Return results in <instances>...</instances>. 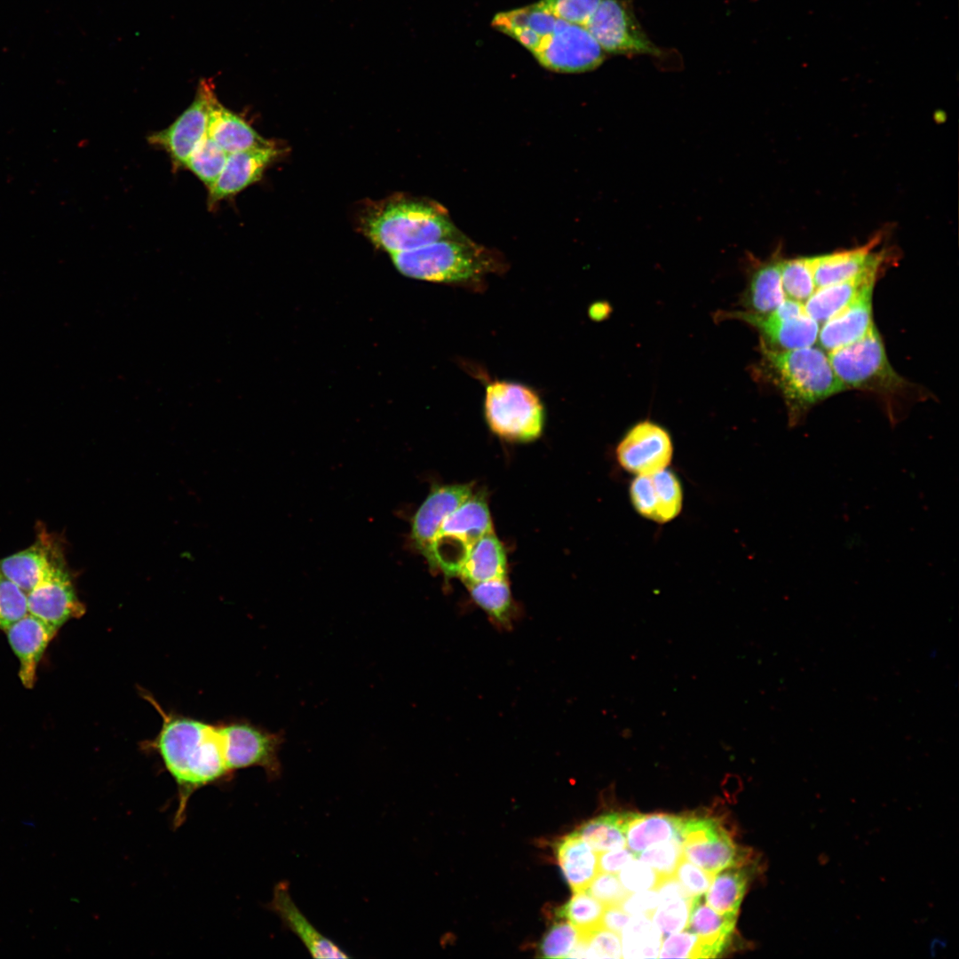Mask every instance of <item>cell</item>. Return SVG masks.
<instances>
[{
  "instance_id": "cell-2",
  "label": "cell",
  "mask_w": 959,
  "mask_h": 959,
  "mask_svg": "<svg viewBox=\"0 0 959 959\" xmlns=\"http://www.w3.org/2000/svg\"><path fill=\"white\" fill-rule=\"evenodd\" d=\"M361 223L369 240L389 254L464 236L440 206L411 198H394L373 206Z\"/></svg>"
},
{
  "instance_id": "cell-34",
  "label": "cell",
  "mask_w": 959,
  "mask_h": 959,
  "mask_svg": "<svg viewBox=\"0 0 959 959\" xmlns=\"http://www.w3.org/2000/svg\"><path fill=\"white\" fill-rule=\"evenodd\" d=\"M630 812H609L582 824L576 830L597 852L625 847V827Z\"/></svg>"
},
{
  "instance_id": "cell-42",
  "label": "cell",
  "mask_w": 959,
  "mask_h": 959,
  "mask_svg": "<svg viewBox=\"0 0 959 959\" xmlns=\"http://www.w3.org/2000/svg\"><path fill=\"white\" fill-rule=\"evenodd\" d=\"M28 613L27 593L0 570V629L5 631Z\"/></svg>"
},
{
  "instance_id": "cell-48",
  "label": "cell",
  "mask_w": 959,
  "mask_h": 959,
  "mask_svg": "<svg viewBox=\"0 0 959 959\" xmlns=\"http://www.w3.org/2000/svg\"><path fill=\"white\" fill-rule=\"evenodd\" d=\"M714 876L692 863L685 856L680 860L675 872V876L693 898L705 894Z\"/></svg>"
},
{
  "instance_id": "cell-8",
  "label": "cell",
  "mask_w": 959,
  "mask_h": 959,
  "mask_svg": "<svg viewBox=\"0 0 959 959\" xmlns=\"http://www.w3.org/2000/svg\"><path fill=\"white\" fill-rule=\"evenodd\" d=\"M680 841L684 856L714 875L725 868L755 863L752 850L737 845L718 820L713 817L685 816Z\"/></svg>"
},
{
  "instance_id": "cell-36",
  "label": "cell",
  "mask_w": 959,
  "mask_h": 959,
  "mask_svg": "<svg viewBox=\"0 0 959 959\" xmlns=\"http://www.w3.org/2000/svg\"><path fill=\"white\" fill-rule=\"evenodd\" d=\"M606 906L588 892H574L572 898L556 908L557 919L568 921L578 931L579 939H584L602 927L601 920Z\"/></svg>"
},
{
  "instance_id": "cell-3",
  "label": "cell",
  "mask_w": 959,
  "mask_h": 959,
  "mask_svg": "<svg viewBox=\"0 0 959 959\" xmlns=\"http://www.w3.org/2000/svg\"><path fill=\"white\" fill-rule=\"evenodd\" d=\"M760 350L785 400L790 426L817 403L847 390L820 347L777 350L761 342Z\"/></svg>"
},
{
  "instance_id": "cell-51",
  "label": "cell",
  "mask_w": 959,
  "mask_h": 959,
  "mask_svg": "<svg viewBox=\"0 0 959 959\" xmlns=\"http://www.w3.org/2000/svg\"><path fill=\"white\" fill-rule=\"evenodd\" d=\"M630 917L620 906H607L604 910L601 924L603 928L621 935Z\"/></svg>"
},
{
  "instance_id": "cell-1",
  "label": "cell",
  "mask_w": 959,
  "mask_h": 959,
  "mask_svg": "<svg viewBox=\"0 0 959 959\" xmlns=\"http://www.w3.org/2000/svg\"><path fill=\"white\" fill-rule=\"evenodd\" d=\"M146 696L160 713L162 723L156 737L145 747L160 756L177 784L178 808L173 824L179 827L191 796L233 773L227 765L223 725L167 713L151 696Z\"/></svg>"
},
{
  "instance_id": "cell-43",
  "label": "cell",
  "mask_w": 959,
  "mask_h": 959,
  "mask_svg": "<svg viewBox=\"0 0 959 959\" xmlns=\"http://www.w3.org/2000/svg\"><path fill=\"white\" fill-rule=\"evenodd\" d=\"M601 0H541L540 3L555 17L565 21L585 26Z\"/></svg>"
},
{
  "instance_id": "cell-31",
  "label": "cell",
  "mask_w": 959,
  "mask_h": 959,
  "mask_svg": "<svg viewBox=\"0 0 959 959\" xmlns=\"http://www.w3.org/2000/svg\"><path fill=\"white\" fill-rule=\"evenodd\" d=\"M458 576L466 585L506 577L505 551L493 531L475 543Z\"/></svg>"
},
{
  "instance_id": "cell-40",
  "label": "cell",
  "mask_w": 959,
  "mask_h": 959,
  "mask_svg": "<svg viewBox=\"0 0 959 959\" xmlns=\"http://www.w3.org/2000/svg\"><path fill=\"white\" fill-rule=\"evenodd\" d=\"M579 934L568 921L559 919L543 936L537 949V956L543 958H567L577 941Z\"/></svg>"
},
{
  "instance_id": "cell-27",
  "label": "cell",
  "mask_w": 959,
  "mask_h": 959,
  "mask_svg": "<svg viewBox=\"0 0 959 959\" xmlns=\"http://www.w3.org/2000/svg\"><path fill=\"white\" fill-rule=\"evenodd\" d=\"M884 264L872 266L844 281L817 289L804 303L806 313L819 323L825 322L852 301L865 287L875 284Z\"/></svg>"
},
{
  "instance_id": "cell-16",
  "label": "cell",
  "mask_w": 959,
  "mask_h": 959,
  "mask_svg": "<svg viewBox=\"0 0 959 959\" xmlns=\"http://www.w3.org/2000/svg\"><path fill=\"white\" fill-rule=\"evenodd\" d=\"M722 318L743 321L757 329L766 346L777 350H791L813 345L818 339L820 323L807 313L780 316L773 312L766 314L748 311L723 312Z\"/></svg>"
},
{
  "instance_id": "cell-39",
  "label": "cell",
  "mask_w": 959,
  "mask_h": 959,
  "mask_svg": "<svg viewBox=\"0 0 959 959\" xmlns=\"http://www.w3.org/2000/svg\"><path fill=\"white\" fill-rule=\"evenodd\" d=\"M693 899L679 896L659 900L651 919L662 937L686 929Z\"/></svg>"
},
{
  "instance_id": "cell-26",
  "label": "cell",
  "mask_w": 959,
  "mask_h": 959,
  "mask_svg": "<svg viewBox=\"0 0 959 959\" xmlns=\"http://www.w3.org/2000/svg\"><path fill=\"white\" fill-rule=\"evenodd\" d=\"M737 918L735 915L717 913L702 895L693 899L685 930L698 937L702 958H716L729 946Z\"/></svg>"
},
{
  "instance_id": "cell-9",
  "label": "cell",
  "mask_w": 959,
  "mask_h": 959,
  "mask_svg": "<svg viewBox=\"0 0 959 959\" xmlns=\"http://www.w3.org/2000/svg\"><path fill=\"white\" fill-rule=\"evenodd\" d=\"M605 52L633 56H661L662 51L646 36L627 0H601L584 26Z\"/></svg>"
},
{
  "instance_id": "cell-38",
  "label": "cell",
  "mask_w": 959,
  "mask_h": 959,
  "mask_svg": "<svg viewBox=\"0 0 959 959\" xmlns=\"http://www.w3.org/2000/svg\"><path fill=\"white\" fill-rule=\"evenodd\" d=\"M781 284L787 298L805 303L817 289L812 257L782 258Z\"/></svg>"
},
{
  "instance_id": "cell-23",
  "label": "cell",
  "mask_w": 959,
  "mask_h": 959,
  "mask_svg": "<svg viewBox=\"0 0 959 959\" xmlns=\"http://www.w3.org/2000/svg\"><path fill=\"white\" fill-rule=\"evenodd\" d=\"M269 909L277 915L286 929L300 939L313 957H349L345 951L322 935L308 921L293 901L286 882H281L275 886Z\"/></svg>"
},
{
  "instance_id": "cell-28",
  "label": "cell",
  "mask_w": 959,
  "mask_h": 959,
  "mask_svg": "<svg viewBox=\"0 0 959 959\" xmlns=\"http://www.w3.org/2000/svg\"><path fill=\"white\" fill-rule=\"evenodd\" d=\"M782 258L775 252L765 261L750 257V277L744 296L748 312L766 314L774 311L786 298L781 284Z\"/></svg>"
},
{
  "instance_id": "cell-30",
  "label": "cell",
  "mask_w": 959,
  "mask_h": 959,
  "mask_svg": "<svg viewBox=\"0 0 959 959\" xmlns=\"http://www.w3.org/2000/svg\"><path fill=\"white\" fill-rule=\"evenodd\" d=\"M682 816L630 812L625 827L627 847L637 856L646 847L679 838Z\"/></svg>"
},
{
  "instance_id": "cell-29",
  "label": "cell",
  "mask_w": 959,
  "mask_h": 959,
  "mask_svg": "<svg viewBox=\"0 0 959 959\" xmlns=\"http://www.w3.org/2000/svg\"><path fill=\"white\" fill-rule=\"evenodd\" d=\"M555 855L573 892H584L599 872L598 852L575 830L555 844Z\"/></svg>"
},
{
  "instance_id": "cell-32",
  "label": "cell",
  "mask_w": 959,
  "mask_h": 959,
  "mask_svg": "<svg viewBox=\"0 0 959 959\" xmlns=\"http://www.w3.org/2000/svg\"><path fill=\"white\" fill-rule=\"evenodd\" d=\"M749 867L729 868L717 873L704 894L707 905L718 914L738 915L750 875L754 871H749Z\"/></svg>"
},
{
  "instance_id": "cell-46",
  "label": "cell",
  "mask_w": 959,
  "mask_h": 959,
  "mask_svg": "<svg viewBox=\"0 0 959 959\" xmlns=\"http://www.w3.org/2000/svg\"><path fill=\"white\" fill-rule=\"evenodd\" d=\"M606 907L620 906L630 894L614 874L598 872L585 891Z\"/></svg>"
},
{
  "instance_id": "cell-49",
  "label": "cell",
  "mask_w": 959,
  "mask_h": 959,
  "mask_svg": "<svg viewBox=\"0 0 959 959\" xmlns=\"http://www.w3.org/2000/svg\"><path fill=\"white\" fill-rule=\"evenodd\" d=\"M658 904V892L653 889L629 894L620 907L630 915H643L651 918Z\"/></svg>"
},
{
  "instance_id": "cell-18",
  "label": "cell",
  "mask_w": 959,
  "mask_h": 959,
  "mask_svg": "<svg viewBox=\"0 0 959 959\" xmlns=\"http://www.w3.org/2000/svg\"><path fill=\"white\" fill-rule=\"evenodd\" d=\"M469 484H434L412 517L409 541L421 555L444 519L472 495Z\"/></svg>"
},
{
  "instance_id": "cell-45",
  "label": "cell",
  "mask_w": 959,
  "mask_h": 959,
  "mask_svg": "<svg viewBox=\"0 0 959 959\" xmlns=\"http://www.w3.org/2000/svg\"><path fill=\"white\" fill-rule=\"evenodd\" d=\"M659 958H702L698 937L684 930L663 937Z\"/></svg>"
},
{
  "instance_id": "cell-25",
  "label": "cell",
  "mask_w": 959,
  "mask_h": 959,
  "mask_svg": "<svg viewBox=\"0 0 959 959\" xmlns=\"http://www.w3.org/2000/svg\"><path fill=\"white\" fill-rule=\"evenodd\" d=\"M558 18L540 1L522 8L497 13L492 26L513 37L532 53L554 31Z\"/></svg>"
},
{
  "instance_id": "cell-20",
  "label": "cell",
  "mask_w": 959,
  "mask_h": 959,
  "mask_svg": "<svg viewBox=\"0 0 959 959\" xmlns=\"http://www.w3.org/2000/svg\"><path fill=\"white\" fill-rule=\"evenodd\" d=\"M874 286L865 287L852 301L822 323L817 339L821 349L829 353L852 344L874 328Z\"/></svg>"
},
{
  "instance_id": "cell-11",
  "label": "cell",
  "mask_w": 959,
  "mask_h": 959,
  "mask_svg": "<svg viewBox=\"0 0 959 959\" xmlns=\"http://www.w3.org/2000/svg\"><path fill=\"white\" fill-rule=\"evenodd\" d=\"M227 765L232 773L247 767L264 769L269 780L281 775L279 751L283 732L272 733L247 722L223 724Z\"/></svg>"
},
{
  "instance_id": "cell-22",
  "label": "cell",
  "mask_w": 959,
  "mask_h": 959,
  "mask_svg": "<svg viewBox=\"0 0 959 959\" xmlns=\"http://www.w3.org/2000/svg\"><path fill=\"white\" fill-rule=\"evenodd\" d=\"M881 238L878 234L860 247L812 257L816 288L844 281L872 266L887 263L890 256L886 250L874 251Z\"/></svg>"
},
{
  "instance_id": "cell-12",
  "label": "cell",
  "mask_w": 959,
  "mask_h": 959,
  "mask_svg": "<svg viewBox=\"0 0 959 959\" xmlns=\"http://www.w3.org/2000/svg\"><path fill=\"white\" fill-rule=\"evenodd\" d=\"M674 446L668 431L650 420L630 427L615 448V458L622 469L634 476L647 475L667 469L673 457Z\"/></svg>"
},
{
  "instance_id": "cell-5",
  "label": "cell",
  "mask_w": 959,
  "mask_h": 959,
  "mask_svg": "<svg viewBox=\"0 0 959 959\" xmlns=\"http://www.w3.org/2000/svg\"><path fill=\"white\" fill-rule=\"evenodd\" d=\"M493 531L485 497L473 494L448 514L422 556L429 567L446 578L458 576L475 543Z\"/></svg>"
},
{
  "instance_id": "cell-14",
  "label": "cell",
  "mask_w": 959,
  "mask_h": 959,
  "mask_svg": "<svg viewBox=\"0 0 959 959\" xmlns=\"http://www.w3.org/2000/svg\"><path fill=\"white\" fill-rule=\"evenodd\" d=\"M27 598L28 613L57 630L85 613L65 561L54 567Z\"/></svg>"
},
{
  "instance_id": "cell-13",
  "label": "cell",
  "mask_w": 959,
  "mask_h": 959,
  "mask_svg": "<svg viewBox=\"0 0 959 959\" xmlns=\"http://www.w3.org/2000/svg\"><path fill=\"white\" fill-rule=\"evenodd\" d=\"M213 83L201 80L194 101L167 128L148 137L150 144L163 149L176 168H184L196 145L207 135L208 98Z\"/></svg>"
},
{
  "instance_id": "cell-33",
  "label": "cell",
  "mask_w": 959,
  "mask_h": 959,
  "mask_svg": "<svg viewBox=\"0 0 959 959\" xmlns=\"http://www.w3.org/2000/svg\"><path fill=\"white\" fill-rule=\"evenodd\" d=\"M471 598L498 628L511 629L515 618V606L509 583L504 578L466 585Z\"/></svg>"
},
{
  "instance_id": "cell-41",
  "label": "cell",
  "mask_w": 959,
  "mask_h": 959,
  "mask_svg": "<svg viewBox=\"0 0 959 959\" xmlns=\"http://www.w3.org/2000/svg\"><path fill=\"white\" fill-rule=\"evenodd\" d=\"M683 856L681 841L674 838L646 847L636 858L650 866L659 877H665L675 876Z\"/></svg>"
},
{
  "instance_id": "cell-17",
  "label": "cell",
  "mask_w": 959,
  "mask_h": 959,
  "mask_svg": "<svg viewBox=\"0 0 959 959\" xmlns=\"http://www.w3.org/2000/svg\"><path fill=\"white\" fill-rule=\"evenodd\" d=\"M279 154L280 148L271 141L262 147L228 154L220 175L208 190V206L213 208L259 180Z\"/></svg>"
},
{
  "instance_id": "cell-19",
  "label": "cell",
  "mask_w": 959,
  "mask_h": 959,
  "mask_svg": "<svg viewBox=\"0 0 959 959\" xmlns=\"http://www.w3.org/2000/svg\"><path fill=\"white\" fill-rule=\"evenodd\" d=\"M65 561L59 545L42 531L29 547L0 559V570L26 593Z\"/></svg>"
},
{
  "instance_id": "cell-6",
  "label": "cell",
  "mask_w": 959,
  "mask_h": 959,
  "mask_svg": "<svg viewBox=\"0 0 959 959\" xmlns=\"http://www.w3.org/2000/svg\"><path fill=\"white\" fill-rule=\"evenodd\" d=\"M484 412L490 430L508 441H532L543 432L545 418L543 403L539 395L525 384L489 382Z\"/></svg>"
},
{
  "instance_id": "cell-21",
  "label": "cell",
  "mask_w": 959,
  "mask_h": 959,
  "mask_svg": "<svg viewBox=\"0 0 959 959\" xmlns=\"http://www.w3.org/2000/svg\"><path fill=\"white\" fill-rule=\"evenodd\" d=\"M9 644L20 662L19 677L27 688L36 682L38 663L58 630L28 613L6 630Z\"/></svg>"
},
{
  "instance_id": "cell-10",
  "label": "cell",
  "mask_w": 959,
  "mask_h": 959,
  "mask_svg": "<svg viewBox=\"0 0 959 959\" xmlns=\"http://www.w3.org/2000/svg\"><path fill=\"white\" fill-rule=\"evenodd\" d=\"M545 68L561 73H581L599 67L605 52L583 25L558 19L554 31L533 52Z\"/></svg>"
},
{
  "instance_id": "cell-35",
  "label": "cell",
  "mask_w": 959,
  "mask_h": 959,
  "mask_svg": "<svg viewBox=\"0 0 959 959\" xmlns=\"http://www.w3.org/2000/svg\"><path fill=\"white\" fill-rule=\"evenodd\" d=\"M662 934L646 915L630 917L621 932L622 958H657Z\"/></svg>"
},
{
  "instance_id": "cell-37",
  "label": "cell",
  "mask_w": 959,
  "mask_h": 959,
  "mask_svg": "<svg viewBox=\"0 0 959 959\" xmlns=\"http://www.w3.org/2000/svg\"><path fill=\"white\" fill-rule=\"evenodd\" d=\"M227 155L206 135L194 148L184 168L196 176L209 190L220 175Z\"/></svg>"
},
{
  "instance_id": "cell-47",
  "label": "cell",
  "mask_w": 959,
  "mask_h": 959,
  "mask_svg": "<svg viewBox=\"0 0 959 959\" xmlns=\"http://www.w3.org/2000/svg\"><path fill=\"white\" fill-rule=\"evenodd\" d=\"M582 940L587 946L586 958H622L620 934L600 927Z\"/></svg>"
},
{
  "instance_id": "cell-4",
  "label": "cell",
  "mask_w": 959,
  "mask_h": 959,
  "mask_svg": "<svg viewBox=\"0 0 959 959\" xmlns=\"http://www.w3.org/2000/svg\"><path fill=\"white\" fill-rule=\"evenodd\" d=\"M390 255L403 275L433 282L475 285L487 274L504 270L497 254L465 235Z\"/></svg>"
},
{
  "instance_id": "cell-24",
  "label": "cell",
  "mask_w": 959,
  "mask_h": 959,
  "mask_svg": "<svg viewBox=\"0 0 959 959\" xmlns=\"http://www.w3.org/2000/svg\"><path fill=\"white\" fill-rule=\"evenodd\" d=\"M207 135L227 154L266 145L262 138L240 115L226 107L218 99L214 87L208 98Z\"/></svg>"
},
{
  "instance_id": "cell-7",
  "label": "cell",
  "mask_w": 959,
  "mask_h": 959,
  "mask_svg": "<svg viewBox=\"0 0 959 959\" xmlns=\"http://www.w3.org/2000/svg\"><path fill=\"white\" fill-rule=\"evenodd\" d=\"M834 372L848 389L891 396L907 383L890 364L876 326L861 339L828 353Z\"/></svg>"
},
{
  "instance_id": "cell-15",
  "label": "cell",
  "mask_w": 959,
  "mask_h": 959,
  "mask_svg": "<svg viewBox=\"0 0 959 959\" xmlns=\"http://www.w3.org/2000/svg\"><path fill=\"white\" fill-rule=\"evenodd\" d=\"M631 505L642 518L656 523L676 519L683 507V487L671 470L635 476L629 487Z\"/></svg>"
},
{
  "instance_id": "cell-44",
  "label": "cell",
  "mask_w": 959,
  "mask_h": 959,
  "mask_svg": "<svg viewBox=\"0 0 959 959\" xmlns=\"http://www.w3.org/2000/svg\"><path fill=\"white\" fill-rule=\"evenodd\" d=\"M617 874L621 884L629 892L655 889L659 881L657 873L638 859L628 862Z\"/></svg>"
},
{
  "instance_id": "cell-50",
  "label": "cell",
  "mask_w": 959,
  "mask_h": 959,
  "mask_svg": "<svg viewBox=\"0 0 959 959\" xmlns=\"http://www.w3.org/2000/svg\"><path fill=\"white\" fill-rule=\"evenodd\" d=\"M637 859L629 848H619L598 853V870L616 875L630 860Z\"/></svg>"
}]
</instances>
